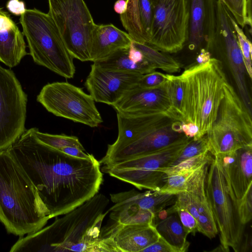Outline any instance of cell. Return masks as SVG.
<instances>
[{
  "label": "cell",
  "instance_id": "484cf974",
  "mask_svg": "<svg viewBox=\"0 0 252 252\" xmlns=\"http://www.w3.org/2000/svg\"><path fill=\"white\" fill-rule=\"evenodd\" d=\"M154 225L159 234L170 245L178 249L180 252L188 251L189 246V243L187 241L188 234L179 218L170 215Z\"/></svg>",
  "mask_w": 252,
  "mask_h": 252
},
{
  "label": "cell",
  "instance_id": "2e32d148",
  "mask_svg": "<svg viewBox=\"0 0 252 252\" xmlns=\"http://www.w3.org/2000/svg\"><path fill=\"white\" fill-rule=\"evenodd\" d=\"M213 45L222 51L230 63L242 101L251 111V100L245 80L243 59L236 32L229 18L221 17L217 20Z\"/></svg>",
  "mask_w": 252,
  "mask_h": 252
},
{
  "label": "cell",
  "instance_id": "d4e9b609",
  "mask_svg": "<svg viewBox=\"0 0 252 252\" xmlns=\"http://www.w3.org/2000/svg\"><path fill=\"white\" fill-rule=\"evenodd\" d=\"M128 50L120 51L104 60L94 63L103 68L129 73L144 75L155 71L156 69L145 60L138 63L131 60Z\"/></svg>",
  "mask_w": 252,
  "mask_h": 252
},
{
  "label": "cell",
  "instance_id": "9a60e30c",
  "mask_svg": "<svg viewBox=\"0 0 252 252\" xmlns=\"http://www.w3.org/2000/svg\"><path fill=\"white\" fill-rule=\"evenodd\" d=\"M214 157L219 159L229 194L236 208L237 201L252 185V147Z\"/></svg>",
  "mask_w": 252,
  "mask_h": 252
},
{
  "label": "cell",
  "instance_id": "8d00e7d4",
  "mask_svg": "<svg viewBox=\"0 0 252 252\" xmlns=\"http://www.w3.org/2000/svg\"><path fill=\"white\" fill-rule=\"evenodd\" d=\"M167 80V74L156 71L142 75L138 86L143 89H154L161 87Z\"/></svg>",
  "mask_w": 252,
  "mask_h": 252
},
{
  "label": "cell",
  "instance_id": "60d3db41",
  "mask_svg": "<svg viewBox=\"0 0 252 252\" xmlns=\"http://www.w3.org/2000/svg\"><path fill=\"white\" fill-rule=\"evenodd\" d=\"M58 150L68 155L81 158L89 159L93 156L92 154L86 153L85 151L74 147H65Z\"/></svg>",
  "mask_w": 252,
  "mask_h": 252
},
{
  "label": "cell",
  "instance_id": "f1b7e54d",
  "mask_svg": "<svg viewBox=\"0 0 252 252\" xmlns=\"http://www.w3.org/2000/svg\"><path fill=\"white\" fill-rule=\"evenodd\" d=\"M167 89L172 110L178 120L182 122L183 117L184 87L180 75L167 74Z\"/></svg>",
  "mask_w": 252,
  "mask_h": 252
},
{
  "label": "cell",
  "instance_id": "8fae6325",
  "mask_svg": "<svg viewBox=\"0 0 252 252\" xmlns=\"http://www.w3.org/2000/svg\"><path fill=\"white\" fill-rule=\"evenodd\" d=\"M36 100L56 116L91 127H97L103 122L92 96L67 82L47 84L37 95Z\"/></svg>",
  "mask_w": 252,
  "mask_h": 252
},
{
  "label": "cell",
  "instance_id": "d6a6232c",
  "mask_svg": "<svg viewBox=\"0 0 252 252\" xmlns=\"http://www.w3.org/2000/svg\"><path fill=\"white\" fill-rule=\"evenodd\" d=\"M195 170L178 172L167 175L165 178L164 184L161 188L159 191L176 195L180 192L185 191L188 180Z\"/></svg>",
  "mask_w": 252,
  "mask_h": 252
},
{
  "label": "cell",
  "instance_id": "ee69618b",
  "mask_svg": "<svg viewBox=\"0 0 252 252\" xmlns=\"http://www.w3.org/2000/svg\"><path fill=\"white\" fill-rule=\"evenodd\" d=\"M211 59L210 52L204 48L201 49L199 54L196 58V62L198 64L203 63L209 61Z\"/></svg>",
  "mask_w": 252,
  "mask_h": 252
},
{
  "label": "cell",
  "instance_id": "74e56055",
  "mask_svg": "<svg viewBox=\"0 0 252 252\" xmlns=\"http://www.w3.org/2000/svg\"><path fill=\"white\" fill-rule=\"evenodd\" d=\"M172 212L178 214V218L187 233L195 235L196 232H198L197 221L195 218L189 211L184 209L176 208Z\"/></svg>",
  "mask_w": 252,
  "mask_h": 252
},
{
  "label": "cell",
  "instance_id": "b9f144b4",
  "mask_svg": "<svg viewBox=\"0 0 252 252\" xmlns=\"http://www.w3.org/2000/svg\"><path fill=\"white\" fill-rule=\"evenodd\" d=\"M182 132L189 138H194L197 134L198 127L192 123H182Z\"/></svg>",
  "mask_w": 252,
  "mask_h": 252
},
{
  "label": "cell",
  "instance_id": "44dd1931",
  "mask_svg": "<svg viewBox=\"0 0 252 252\" xmlns=\"http://www.w3.org/2000/svg\"><path fill=\"white\" fill-rule=\"evenodd\" d=\"M132 41L127 32L112 24H95L91 38V61L100 62L117 52L128 49Z\"/></svg>",
  "mask_w": 252,
  "mask_h": 252
},
{
  "label": "cell",
  "instance_id": "4fadbf2b",
  "mask_svg": "<svg viewBox=\"0 0 252 252\" xmlns=\"http://www.w3.org/2000/svg\"><path fill=\"white\" fill-rule=\"evenodd\" d=\"M28 97L14 72L0 65V151L25 131Z\"/></svg>",
  "mask_w": 252,
  "mask_h": 252
},
{
  "label": "cell",
  "instance_id": "277c9868",
  "mask_svg": "<svg viewBox=\"0 0 252 252\" xmlns=\"http://www.w3.org/2000/svg\"><path fill=\"white\" fill-rule=\"evenodd\" d=\"M118 134L108 145L100 164L110 166L156 151L185 136L182 122L169 125L168 120L156 114L127 113L117 116Z\"/></svg>",
  "mask_w": 252,
  "mask_h": 252
},
{
  "label": "cell",
  "instance_id": "f6af8a7d",
  "mask_svg": "<svg viewBox=\"0 0 252 252\" xmlns=\"http://www.w3.org/2000/svg\"><path fill=\"white\" fill-rule=\"evenodd\" d=\"M127 8L126 0H117L114 3V9L119 14H122L126 12Z\"/></svg>",
  "mask_w": 252,
  "mask_h": 252
},
{
  "label": "cell",
  "instance_id": "7a4b0ae2",
  "mask_svg": "<svg viewBox=\"0 0 252 252\" xmlns=\"http://www.w3.org/2000/svg\"><path fill=\"white\" fill-rule=\"evenodd\" d=\"M109 203L97 193L75 209L56 217L50 225L19 237L10 252H115L109 240L101 237V226Z\"/></svg>",
  "mask_w": 252,
  "mask_h": 252
},
{
  "label": "cell",
  "instance_id": "ba28073f",
  "mask_svg": "<svg viewBox=\"0 0 252 252\" xmlns=\"http://www.w3.org/2000/svg\"><path fill=\"white\" fill-rule=\"evenodd\" d=\"M192 139L185 136L152 153L112 166H103L101 172L140 190L159 191L166 176L162 169L171 165Z\"/></svg>",
  "mask_w": 252,
  "mask_h": 252
},
{
  "label": "cell",
  "instance_id": "8992f818",
  "mask_svg": "<svg viewBox=\"0 0 252 252\" xmlns=\"http://www.w3.org/2000/svg\"><path fill=\"white\" fill-rule=\"evenodd\" d=\"M19 22L34 62L64 78H73L74 58L49 14L35 8L26 9Z\"/></svg>",
  "mask_w": 252,
  "mask_h": 252
},
{
  "label": "cell",
  "instance_id": "7402d4cb",
  "mask_svg": "<svg viewBox=\"0 0 252 252\" xmlns=\"http://www.w3.org/2000/svg\"><path fill=\"white\" fill-rule=\"evenodd\" d=\"M24 36L9 14L0 7V62L10 68L29 54Z\"/></svg>",
  "mask_w": 252,
  "mask_h": 252
},
{
  "label": "cell",
  "instance_id": "4dcf8cb0",
  "mask_svg": "<svg viewBox=\"0 0 252 252\" xmlns=\"http://www.w3.org/2000/svg\"><path fill=\"white\" fill-rule=\"evenodd\" d=\"M34 133L40 141L54 149L59 150L65 147H74L85 151V148L76 136L63 134H52L44 133L39 131L36 127H34Z\"/></svg>",
  "mask_w": 252,
  "mask_h": 252
},
{
  "label": "cell",
  "instance_id": "ab89813d",
  "mask_svg": "<svg viewBox=\"0 0 252 252\" xmlns=\"http://www.w3.org/2000/svg\"><path fill=\"white\" fill-rule=\"evenodd\" d=\"M6 7L9 12L16 16H21L26 10L25 2L20 0H9Z\"/></svg>",
  "mask_w": 252,
  "mask_h": 252
},
{
  "label": "cell",
  "instance_id": "3957f363",
  "mask_svg": "<svg viewBox=\"0 0 252 252\" xmlns=\"http://www.w3.org/2000/svg\"><path fill=\"white\" fill-rule=\"evenodd\" d=\"M50 218L33 183L6 149L0 151V221L9 234L35 232Z\"/></svg>",
  "mask_w": 252,
  "mask_h": 252
},
{
  "label": "cell",
  "instance_id": "e0dca14e",
  "mask_svg": "<svg viewBox=\"0 0 252 252\" xmlns=\"http://www.w3.org/2000/svg\"><path fill=\"white\" fill-rule=\"evenodd\" d=\"M159 235L154 224L114 222L101 233V237L110 240L116 252H141L155 242Z\"/></svg>",
  "mask_w": 252,
  "mask_h": 252
},
{
  "label": "cell",
  "instance_id": "9c48e42d",
  "mask_svg": "<svg viewBox=\"0 0 252 252\" xmlns=\"http://www.w3.org/2000/svg\"><path fill=\"white\" fill-rule=\"evenodd\" d=\"M48 14L73 58L91 61V44L95 24L84 0H48Z\"/></svg>",
  "mask_w": 252,
  "mask_h": 252
},
{
  "label": "cell",
  "instance_id": "e575fe53",
  "mask_svg": "<svg viewBox=\"0 0 252 252\" xmlns=\"http://www.w3.org/2000/svg\"><path fill=\"white\" fill-rule=\"evenodd\" d=\"M209 147L206 135L195 140H193L192 138L170 166L176 165L186 159L209 151Z\"/></svg>",
  "mask_w": 252,
  "mask_h": 252
},
{
  "label": "cell",
  "instance_id": "d590c367",
  "mask_svg": "<svg viewBox=\"0 0 252 252\" xmlns=\"http://www.w3.org/2000/svg\"><path fill=\"white\" fill-rule=\"evenodd\" d=\"M236 209L240 222L243 225L252 218V185L250 186L242 198L236 203Z\"/></svg>",
  "mask_w": 252,
  "mask_h": 252
},
{
  "label": "cell",
  "instance_id": "1f68e13d",
  "mask_svg": "<svg viewBox=\"0 0 252 252\" xmlns=\"http://www.w3.org/2000/svg\"><path fill=\"white\" fill-rule=\"evenodd\" d=\"M214 157L207 151L186 159L174 166H170L162 169L166 176L189 170L197 169L205 164H210Z\"/></svg>",
  "mask_w": 252,
  "mask_h": 252
},
{
  "label": "cell",
  "instance_id": "52a82bcc",
  "mask_svg": "<svg viewBox=\"0 0 252 252\" xmlns=\"http://www.w3.org/2000/svg\"><path fill=\"white\" fill-rule=\"evenodd\" d=\"M206 135L213 156L252 147L251 112L228 82L217 118Z\"/></svg>",
  "mask_w": 252,
  "mask_h": 252
},
{
  "label": "cell",
  "instance_id": "d6986e66",
  "mask_svg": "<svg viewBox=\"0 0 252 252\" xmlns=\"http://www.w3.org/2000/svg\"><path fill=\"white\" fill-rule=\"evenodd\" d=\"M112 106L117 112H121L143 111L166 112L179 121L172 110L167 81L161 87L154 89H143L137 85L128 91Z\"/></svg>",
  "mask_w": 252,
  "mask_h": 252
},
{
  "label": "cell",
  "instance_id": "603a6c76",
  "mask_svg": "<svg viewBox=\"0 0 252 252\" xmlns=\"http://www.w3.org/2000/svg\"><path fill=\"white\" fill-rule=\"evenodd\" d=\"M127 8L120 15L123 26L132 40L149 44L153 19L152 0H126Z\"/></svg>",
  "mask_w": 252,
  "mask_h": 252
},
{
  "label": "cell",
  "instance_id": "ffe728a7",
  "mask_svg": "<svg viewBox=\"0 0 252 252\" xmlns=\"http://www.w3.org/2000/svg\"><path fill=\"white\" fill-rule=\"evenodd\" d=\"M209 164H203L194 171L187 181L185 191L191 195L197 206L198 232L212 239L219 232L206 194V180Z\"/></svg>",
  "mask_w": 252,
  "mask_h": 252
},
{
  "label": "cell",
  "instance_id": "7c38bea8",
  "mask_svg": "<svg viewBox=\"0 0 252 252\" xmlns=\"http://www.w3.org/2000/svg\"><path fill=\"white\" fill-rule=\"evenodd\" d=\"M153 19L148 45L169 53L181 50L188 40V0H152Z\"/></svg>",
  "mask_w": 252,
  "mask_h": 252
},
{
  "label": "cell",
  "instance_id": "ac0fdd59",
  "mask_svg": "<svg viewBox=\"0 0 252 252\" xmlns=\"http://www.w3.org/2000/svg\"><path fill=\"white\" fill-rule=\"evenodd\" d=\"M189 8V47L198 48L204 41L212 46L216 26L217 0H188Z\"/></svg>",
  "mask_w": 252,
  "mask_h": 252
},
{
  "label": "cell",
  "instance_id": "83f0119b",
  "mask_svg": "<svg viewBox=\"0 0 252 252\" xmlns=\"http://www.w3.org/2000/svg\"><path fill=\"white\" fill-rule=\"evenodd\" d=\"M132 45L143 54L144 60L147 62L155 69L159 68L169 73L179 72L181 64L176 59L160 51L147 44H142L132 41Z\"/></svg>",
  "mask_w": 252,
  "mask_h": 252
},
{
  "label": "cell",
  "instance_id": "f546056e",
  "mask_svg": "<svg viewBox=\"0 0 252 252\" xmlns=\"http://www.w3.org/2000/svg\"><path fill=\"white\" fill-rule=\"evenodd\" d=\"M238 25L243 28L252 29V0H220Z\"/></svg>",
  "mask_w": 252,
  "mask_h": 252
},
{
  "label": "cell",
  "instance_id": "836d02e7",
  "mask_svg": "<svg viewBox=\"0 0 252 252\" xmlns=\"http://www.w3.org/2000/svg\"><path fill=\"white\" fill-rule=\"evenodd\" d=\"M230 19L236 33L246 71L248 73L249 77L252 79V43L244 32L243 29L238 25L232 15H231Z\"/></svg>",
  "mask_w": 252,
  "mask_h": 252
},
{
  "label": "cell",
  "instance_id": "6da1fadb",
  "mask_svg": "<svg viewBox=\"0 0 252 252\" xmlns=\"http://www.w3.org/2000/svg\"><path fill=\"white\" fill-rule=\"evenodd\" d=\"M35 187L50 219L63 215L98 192L103 181L94 156L74 157L51 148L26 129L7 149Z\"/></svg>",
  "mask_w": 252,
  "mask_h": 252
},
{
  "label": "cell",
  "instance_id": "5b68a950",
  "mask_svg": "<svg viewBox=\"0 0 252 252\" xmlns=\"http://www.w3.org/2000/svg\"><path fill=\"white\" fill-rule=\"evenodd\" d=\"M180 76L184 87L182 123H192L198 127L193 138L197 140L210 130L228 81L221 62L216 58L189 67Z\"/></svg>",
  "mask_w": 252,
  "mask_h": 252
},
{
  "label": "cell",
  "instance_id": "4316f807",
  "mask_svg": "<svg viewBox=\"0 0 252 252\" xmlns=\"http://www.w3.org/2000/svg\"><path fill=\"white\" fill-rule=\"evenodd\" d=\"M110 218L114 222L123 224H154L155 214L150 210L129 205H114L108 210Z\"/></svg>",
  "mask_w": 252,
  "mask_h": 252
},
{
  "label": "cell",
  "instance_id": "cb8c5ba5",
  "mask_svg": "<svg viewBox=\"0 0 252 252\" xmlns=\"http://www.w3.org/2000/svg\"><path fill=\"white\" fill-rule=\"evenodd\" d=\"M111 201L116 205H129L148 210L155 216L163 209L174 204L176 195L148 190L140 192L135 189L110 194Z\"/></svg>",
  "mask_w": 252,
  "mask_h": 252
},
{
  "label": "cell",
  "instance_id": "5bb4252c",
  "mask_svg": "<svg viewBox=\"0 0 252 252\" xmlns=\"http://www.w3.org/2000/svg\"><path fill=\"white\" fill-rule=\"evenodd\" d=\"M142 75L107 69L94 63L85 86L94 101L112 106L138 85Z\"/></svg>",
  "mask_w": 252,
  "mask_h": 252
},
{
  "label": "cell",
  "instance_id": "7bdbcfd3",
  "mask_svg": "<svg viewBox=\"0 0 252 252\" xmlns=\"http://www.w3.org/2000/svg\"><path fill=\"white\" fill-rule=\"evenodd\" d=\"M129 58L133 62L138 63L143 62L144 58L141 52L135 48L132 44L128 50Z\"/></svg>",
  "mask_w": 252,
  "mask_h": 252
},
{
  "label": "cell",
  "instance_id": "30bf717a",
  "mask_svg": "<svg viewBox=\"0 0 252 252\" xmlns=\"http://www.w3.org/2000/svg\"><path fill=\"white\" fill-rule=\"evenodd\" d=\"M206 194L220 234V245L225 252L232 248L240 251L244 225L228 191L222 169L217 157L208 166L206 180Z\"/></svg>",
  "mask_w": 252,
  "mask_h": 252
},
{
  "label": "cell",
  "instance_id": "f35d334b",
  "mask_svg": "<svg viewBox=\"0 0 252 252\" xmlns=\"http://www.w3.org/2000/svg\"><path fill=\"white\" fill-rule=\"evenodd\" d=\"M141 252H180L177 248L170 245L161 235L158 240L145 248Z\"/></svg>",
  "mask_w": 252,
  "mask_h": 252
}]
</instances>
